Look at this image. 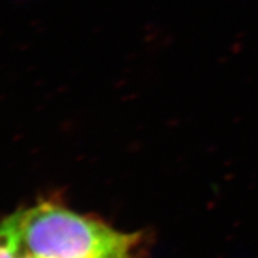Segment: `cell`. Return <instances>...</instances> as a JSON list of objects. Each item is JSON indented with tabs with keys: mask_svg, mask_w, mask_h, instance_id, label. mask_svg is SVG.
Wrapping results in <instances>:
<instances>
[{
	"mask_svg": "<svg viewBox=\"0 0 258 258\" xmlns=\"http://www.w3.org/2000/svg\"><path fill=\"white\" fill-rule=\"evenodd\" d=\"M23 243L38 258H135L140 238L44 202L23 212Z\"/></svg>",
	"mask_w": 258,
	"mask_h": 258,
	"instance_id": "6da1fadb",
	"label": "cell"
},
{
	"mask_svg": "<svg viewBox=\"0 0 258 258\" xmlns=\"http://www.w3.org/2000/svg\"><path fill=\"white\" fill-rule=\"evenodd\" d=\"M23 246V212H17L0 224V258H21Z\"/></svg>",
	"mask_w": 258,
	"mask_h": 258,
	"instance_id": "7a4b0ae2",
	"label": "cell"
},
{
	"mask_svg": "<svg viewBox=\"0 0 258 258\" xmlns=\"http://www.w3.org/2000/svg\"><path fill=\"white\" fill-rule=\"evenodd\" d=\"M21 258H38V257H36V256H34V254H30V253H25L24 256H22Z\"/></svg>",
	"mask_w": 258,
	"mask_h": 258,
	"instance_id": "3957f363",
	"label": "cell"
}]
</instances>
